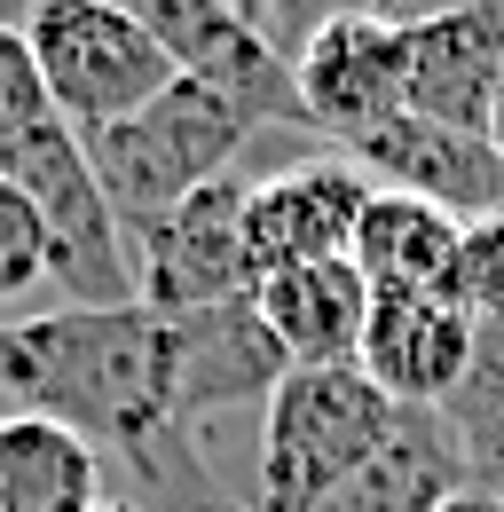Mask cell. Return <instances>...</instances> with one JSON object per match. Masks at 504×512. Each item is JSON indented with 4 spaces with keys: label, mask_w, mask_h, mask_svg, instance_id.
<instances>
[{
    "label": "cell",
    "mask_w": 504,
    "mask_h": 512,
    "mask_svg": "<svg viewBox=\"0 0 504 512\" xmlns=\"http://www.w3.org/2000/svg\"><path fill=\"white\" fill-rule=\"evenodd\" d=\"M213 512H245V505H213Z\"/></svg>",
    "instance_id": "cell-26"
},
{
    "label": "cell",
    "mask_w": 504,
    "mask_h": 512,
    "mask_svg": "<svg viewBox=\"0 0 504 512\" xmlns=\"http://www.w3.org/2000/svg\"><path fill=\"white\" fill-rule=\"evenodd\" d=\"M0 174L40 205L48 229V292H63V308H134V245H126L119 213L87 166V142L48 119L40 134H24L16 150H0Z\"/></svg>",
    "instance_id": "cell-3"
},
{
    "label": "cell",
    "mask_w": 504,
    "mask_h": 512,
    "mask_svg": "<svg viewBox=\"0 0 504 512\" xmlns=\"http://www.w3.org/2000/svg\"><path fill=\"white\" fill-rule=\"evenodd\" d=\"M441 512H504V497H489V489H457Z\"/></svg>",
    "instance_id": "cell-23"
},
{
    "label": "cell",
    "mask_w": 504,
    "mask_h": 512,
    "mask_svg": "<svg viewBox=\"0 0 504 512\" xmlns=\"http://www.w3.org/2000/svg\"><path fill=\"white\" fill-rule=\"evenodd\" d=\"M441 8H504V0H378V16H394V24H418V16H441Z\"/></svg>",
    "instance_id": "cell-22"
},
{
    "label": "cell",
    "mask_w": 504,
    "mask_h": 512,
    "mask_svg": "<svg viewBox=\"0 0 504 512\" xmlns=\"http://www.w3.org/2000/svg\"><path fill=\"white\" fill-rule=\"evenodd\" d=\"M166 347H174V418L189 434H205V418H221V410L268 402L276 386L292 379V355L276 347L260 300L166 316Z\"/></svg>",
    "instance_id": "cell-8"
},
{
    "label": "cell",
    "mask_w": 504,
    "mask_h": 512,
    "mask_svg": "<svg viewBox=\"0 0 504 512\" xmlns=\"http://www.w3.org/2000/svg\"><path fill=\"white\" fill-rule=\"evenodd\" d=\"M363 8H378V0H237V16H245L252 32H260V40L284 56V64L308 48L331 16H363Z\"/></svg>",
    "instance_id": "cell-21"
},
{
    "label": "cell",
    "mask_w": 504,
    "mask_h": 512,
    "mask_svg": "<svg viewBox=\"0 0 504 512\" xmlns=\"http://www.w3.org/2000/svg\"><path fill=\"white\" fill-rule=\"evenodd\" d=\"M457 489H473L465 473V449L449 434L441 410H402L394 434L355 481H339L315 512H441Z\"/></svg>",
    "instance_id": "cell-15"
},
{
    "label": "cell",
    "mask_w": 504,
    "mask_h": 512,
    "mask_svg": "<svg viewBox=\"0 0 504 512\" xmlns=\"http://www.w3.org/2000/svg\"><path fill=\"white\" fill-rule=\"evenodd\" d=\"M371 190L378 182L347 158V150H323V158H300V166L252 182V197H245L252 268L276 276V268H292V260H347Z\"/></svg>",
    "instance_id": "cell-9"
},
{
    "label": "cell",
    "mask_w": 504,
    "mask_h": 512,
    "mask_svg": "<svg viewBox=\"0 0 504 512\" xmlns=\"http://www.w3.org/2000/svg\"><path fill=\"white\" fill-rule=\"evenodd\" d=\"M103 505V449L56 418H0V512H95Z\"/></svg>",
    "instance_id": "cell-16"
},
{
    "label": "cell",
    "mask_w": 504,
    "mask_h": 512,
    "mask_svg": "<svg viewBox=\"0 0 504 512\" xmlns=\"http://www.w3.org/2000/svg\"><path fill=\"white\" fill-rule=\"evenodd\" d=\"M489 150L504 158V95H497V119H489Z\"/></svg>",
    "instance_id": "cell-24"
},
{
    "label": "cell",
    "mask_w": 504,
    "mask_h": 512,
    "mask_svg": "<svg viewBox=\"0 0 504 512\" xmlns=\"http://www.w3.org/2000/svg\"><path fill=\"white\" fill-rule=\"evenodd\" d=\"M245 174H221L197 197H182L166 221H150L134 237V284H142V308L158 316H197V308H229L252 300L260 268L245 245Z\"/></svg>",
    "instance_id": "cell-5"
},
{
    "label": "cell",
    "mask_w": 504,
    "mask_h": 512,
    "mask_svg": "<svg viewBox=\"0 0 504 512\" xmlns=\"http://www.w3.org/2000/svg\"><path fill=\"white\" fill-rule=\"evenodd\" d=\"M402 79H410V40L378 8L331 16L308 48L292 56V87H300L308 134H331L339 150L363 142L371 127H386L402 111Z\"/></svg>",
    "instance_id": "cell-7"
},
{
    "label": "cell",
    "mask_w": 504,
    "mask_h": 512,
    "mask_svg": "<svg viewBox=\"0 0 504 512\" xmlns=\"http://www.w3.org/2000/svg\"><path fill=\"white\" fill-rule=\"evenodd\" d=\"M394 402L355 363L292 371L260 402V489L252 512H315L339 481H355L394 434Z\"/></svg>",
    "instance_id": "cell-2"
},
{
    "label": "cell",
    "mask_w": 504,
    "mask_h": 512,
    "mask_svg": "<svg viewBox=\"0 0 504 512\" xmlns=\"http://www.w3.org/2000/svg\"><path fill=\"white\" fill-rule=\"evenodd\" d=\"M24 40L40 56L48 103L71 134H103L134 119L142 103H158L182 71L166 64V48L111 0H32L24 8Z\"/></svg>",
    "instance_id": "cell-4"
},
{
    "label": "cell",
    "mask_w": 504,
    "mask_h": 512,
    "mask_svg": "<svg viewBox=\"0 0 504 512\" xmlns=\"http://www.w3.org/2000/svg\"><path fill=\"white\" fill-rule=\"evenodd\" d=\"M347 158L363 174H378V190H410L441 213H457V221L504 213V158L489 150V134H457L418 119V111H394L386 127L347 142Z\"/></svg>",
    "instance_id": "cell-12"
},
{
    "label": "cell",
    "mask_w": 504,
    "mask_h": 512,
    "mask_svg": "<svg viewBox=\"0 0 504 512\" xmlns=\"http://www.w3.org/2000/svg\"><path fill=\"white\" fill-rule=\"evenodd\" d=\"M457 253H465V221L441 213L410 190H371L363 221H355V276L371 284V300L394 292H449L457 284Z\"/></svg>",
    "instance_id": "cell-14"
},
{
    "label": "cell",
    "mask_w": 504,
    "mask_h": 512,
    "mask_svg": "<svg viewBox=\"0 0 504 512\" xmlns=\"http://www.w3.org/2000/svg\"><path fill=\"white\" fill-rule=\"evenodd\" d=\"M48 119H56V103H48V79H40V56H32L24 24H0V150H16Z\"/></svg>",
    "instance_id": "cell-19"
},
{
    "label": "cell",
    "mask_w": 504,
    "mask_h": 512,
    "mask_svg": "<svg viewBox=\"0 0 504 512\" xmlns=\"http://www.w3.org/2000/svg\"><path fill=\"white\" fill-rule=\"evenodd\" d=\"M252 134L260 127L229 95H213L197 79H174L134 119H119V127H103V134H79V142H87V166H95V182H103L111 213H119L126 245H134L182 197H197L205 182H221V174H237Z\"/></svg>",
    "instance_id": "cell-1"
},
{
    "label": "cell",
    "mask_w": 504,
    "mask_h": 512,
    "mask_svg": "<svg viewBox=\"0 0 504 512\" xmlns=\"http://www.w3.org/2000/svg\"><path fill=\"white\" fill-rule=\"evenodd\" d=\"M48 284V229H40V205L0 174V308H16L24 292Z\"/></svg>",
    "instance_id": "cell-18"
},
{
    "label": "cell",
    "mask_w": 504,
    "mask_h": 512,
    "mask_svg": "<svg viewBox=\"0 0 504 512\" xmlns=\"http://www.w3.org/2000/svg\"><path fill=\"white\" fill-rule=\"evenodd\" d=\"M441 418H449V434H457V449H465L473 489L504 497V331L497 323H481L473 371H465V386L441 402Z\"/></svg>",
    "instance_id": "cell-17"
},
{
    "label": "cell",
    "mask_w": 504,
    "mask_h": 512,
    "mask_svg": "<svg viewBox=\"0 0 504 512\" xmlns=\"http://www.w3.org/2000/svg\"><path fill=\"white\" fill-rule=\"evenodd\" d=\"M252 300L276 331V347L292 355V371L355 363L363 323H371V284L355 276V260H292V268L260 276Z\"/></svg>",
    "instance_id": "cell-13"
},
{
    "label": "cell",
    "mask_w": 504,
    "mask_h": 512,
    "mask_svg": "<svg viewBox=\"0 0 504 512\" xmlns=\"http://www.w3.org/2000/svg\"><path fill=\"white\" fill-rule=\"evenodd\" d=\"M473 347H481V323L449 292H394V300H371L355 371L394 410H441L473 371Z\"/></svg>",
    "instance_id": "cell-10"
},
{
    "label": "cell",
    "mask_w": 504,
    "mask_h": 512,
    "mask_svg": "<svg viewBox=\"0 0 504 512\" xmlns=\"http://www.w3.org/2000/svg\"><path fill=\"white\" fill-rule=\"evenodd\" d=\"M95 512H142V505H134V497H103Z\"/></svg>",
    "instance_id": "cell-25"
},
{
    "label": "cell",
    "mask_w": 504,
    "mask_h": 512,
    "mask_svg": "<svg viewBox=\"0 0 504 512\" xmlns=\"http://www.w3.org/2000/svg\"><path fill=\"white\" fill-rule=\"evenodd\" d=\"M449 300H457L473 323H497V331H504V213L465 221V253H457Z\"/></svg>",
    "instance_id": "cell-20"
},
{
    "label": "cell",
    "mask_w": 504,
    "mask_h": 512,
    "mask_svg": "<svg viewBox=\"0 0 504 512\" xmlns=\"http://www.w3.org/2000/svg\"><path fill=\"white\" fill-rule=\"evenodd\" d=\"M111 8H126L166 48V64L182 79H197V87H213V95H229L252 127H300L308 134L292 64L237 16V0H111Z\"/></svg>",
    "instance_id": "cell-6"
},
{
    "label": "cell",
    "mask_w": 504,
    "mask_h": 512,
    "mask_svg": "<svg viewBox=\"0 0 504 512\" xmlns=\"http://www.w3.org/2000/svg\"><path fill=\"white\" fill-rule=\"evenodd\" d=\"M402 40H410L402 111L457 134H489L504 95V8H441L402 24Z\"/></svg>",
    "instance_id": "cell-11"
}]
</instances>
